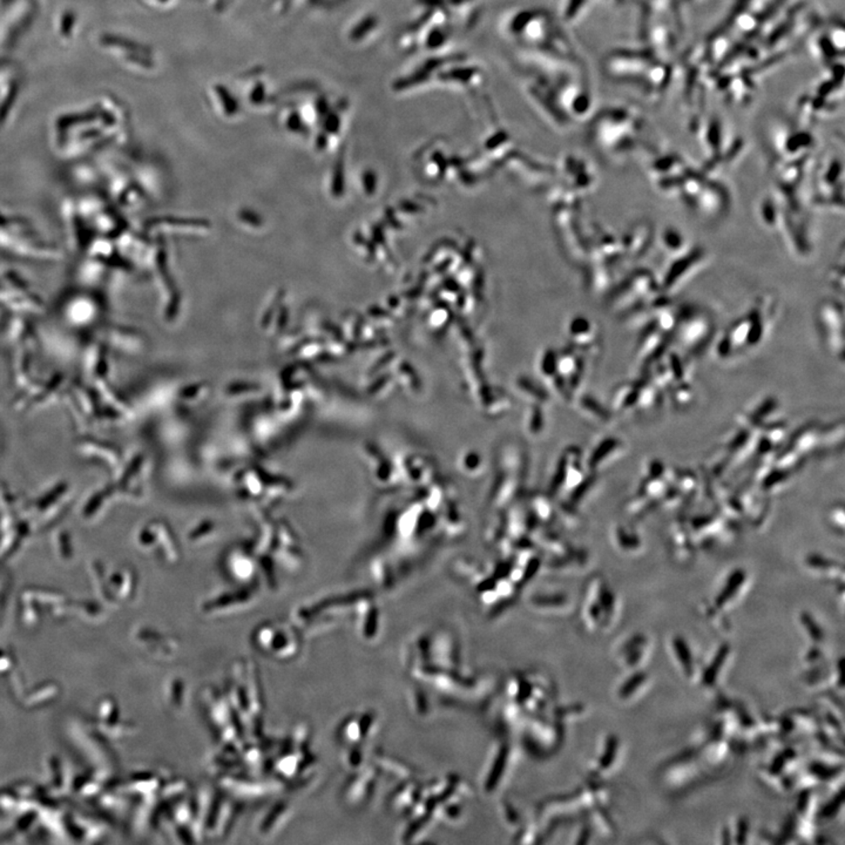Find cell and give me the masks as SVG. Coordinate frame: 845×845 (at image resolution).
Segmentation results:
<instances>
[{
  "mask_svg": "<svg viewBox=\"0 0 845 845\" xmlns=\"http://www.w3.org/2000/svg\"><path fill=\"white\" fill-rule=\"evenodd\" d=\"M645 678H646V675H645L644 673H637V674H634L632 678H628V680L623 683V687H621V689H620V696H621V697H628V696H630L632 693H634L635 690H637V687H640L641 683L645 681Z\"/></svg>",
  "mask_w": 845,
  "mask_h": 845,
  "instance_id": "obj_14",
  "label": "cell"
},
{
  "mask_svg": "<svg viewBox=\"0 0 845 845\" xmlns=\"http://www.w3.org/2000/svg\"><path fill=\"white\" fill-rule=\"evenodd\" d=\"M772 299H758L753 309L727 328L724 336L717 343V354L721 359L731 357L735 352L745 348H754L765 337L769 320H772Z\"/></svg>",
  "mask_w": 845,
  "mask_h": 845,
  "instance_id": "obj_1",
  "label": "cell"
},
{
  "mask_svg": "<svg viewBox=\"0 0 845 845\" xmlns=\"http://www.w3.org/2000/svg\"><path fill=\"white\" fill-rule=\"evenodd\" d=\"M292 807L288 802L280 801L269 808L258 820V832L262 837H272L287 825L292 817Z\"/></svg>",
  "mask_w": 845,
  "mask_h": 845,
  "instance_id": "obj_8",
  "label": "cell"
},
{
  "mask_svg": "<svg viewBox=\"0 0 845 845\" xmlns=\"http://www.w3.org/2000/svg\"><path fill=\"white\" fill-rule=\"evenodd\" d=\"M706 261V251L701 247H690L683 254L673 258L660 282L661 290L667 294L673 292L682 282L694 274L700 265Z\"/></svg>",
  "mask_w": 845,
  "mask_h": 845,
  "instance_id": "obj_5",
  "label": "cell"
},
{
  "mask_svg": "<svg viewBox=\"0 0 845 845\" xmlns=\"http://www.w3.org/2000/svg\"><path fill=\"white\" fill-rule=\"evenodd\" d=\"M653 227L646 221L635 223L630 227L625 246L630 260H637L646 255L653 242Z\"/></svg>",
  "mask_w": 845,
  "mask_h": 845,
  "instance_id": "obj_7",
  "label": "cell"
},
{
  "mask_svg": "<svg viewBox=\"0 0 845 845\" xmlns=\"http://www.w3.org/2000/svg\"><path fill=\"white\" fill-rule=\"evenodd\" d=\"M802 623H804V626L807 627V630H809L811 637L815 641L822 640L823 633H822L821 628H820L817 623H815L814 619L809 614H803V616H802Z\"/></svg>",
  "mask_w": 845,
  "mask_h": 845,
  "instance_id": "obj_16",
  "label": "cell"
},
{
  "mask_svg": "<svg viewBox=\"0 0 845 845\" xmlns=\"http://www.w3.org/2000/svg\"><path fill=\"white\" fill-rule=\"evenodd\" d=\"M673 647H674L675 653L678 654V661L685 668V671L687 673H690L693 668V659L687 642L682 637H675L673 641Z\"/></svg>",
  "mask_w": 845,
  "mask_h": 845,
  "instance_id": "obj_13",
  "label": "cell"
},
{
  "mask_svg": "<svg viewBox=\"0 0 845 845\" xmlns=\"http://www.w3.org/2000/svg\"><path fill=\"white\" fill-rule=\"evenodd\" d=\"M728 653H729V646L728 645L721 646L720 649L717 652V657H714L712 664L707 668L706 673L703 674V681L706 682L707 685H710V683L715 682L717 674H719V671H720L721 667H722V664H724V661L727 659Z\"/></svg>",
  "mask_w": 845,
  "mask_h": 845,
  "instance_id": "obj_12",
  "label": "cell"
},
{
  "mask_svg": "<svg viewBox=\"0 0 845 845\" xmlns=\"http://www.w3.org/2000/svg\"><path fill=\"white\" fill-rule=\"evenodd\" d=\"M661 244H662L664 251L667 254L671 255L673 258L683 254L690 248L688 246L687 237L680 230L671 228V227L666 228L664 233L661 234Z\"/></svg>",
  "mask_w": 845,
  "mask_h": 845,
  "instance_id": "obj_10",
  "label": "cell"
},
{
  "mask_svg": "<svg viewBox=\"0 0 845 845\" xmlns=\"http://www.w3.org/2000/svg\"><path fill=\"white\" fill-rule=\"evenodd\" d=\"M829 280H830L832 287H834L836 290L839 289V288L842 289V290H844V272H843V265H841V267H837V265L834 267L832 272H830V277H829Z\"/></svg>",
  "mask_w": 845,
  "mask_h": 845,
  "instance_id": "obj_17",
  "label": "cell"
},
{
  "mask_svg": "<svg viewBox=\"0 0 845 845\" xmlns=\"http://www.w3.org/2000/svg\"><path fill=\"white\" fill-rule=\"evenodd\" d=\"M842 801H843L842 800V790H841V793H839V796L837 797V798H836V800L832 801V803H830V805H828V807L825 808V811H823V815H825V816H829V815L835 814V811L839 810V804H842Z\"/></svg>",
  "mask_w": 845,
  "mask_h": 845,
  "instance_id": "obj_18",
  "label": "cell"
},
{
  "mask_svg": "<svg viewBox=\"0 0 845 845\" xmlns=\"http://www.w3.org/2000/svg\"><path fill=\"white\" fill-rule=\"evenodd\" d=\"M616 749H618V740L614 736H611L609 738V741H607V745H606L605 754H604L601 761H600V765L604 768H609V765H612L613 762H614V757H616Z\"/></svg>",
  "mask_w": 845,
  "mask_h": 845,
  "instance_id": "obj_15",
  "label": "cell"
},
{
  "mask_svg": "<svg viewBox=\"0 0 845 845\" xmlns=\"http://www.w3.org/2000/svg\"><path fill=\"white\" fill-rule=\"evenodd\" d=\"M222 786L224 791L229 795L240 797L242 800H255L260 797L270 796L277 791V786L272 782H260L235 777H227L223 779Z\"/></svg>",
  "mask_w": 845,
  "mask_h": 845,
  "instance_id": "obj_6",
  "label": "cell"
},
{
  "mask_svg": "<svg viewBox=\"0 0 845 845\" xmlns=\"http://www.w3.org/2000/svg\"><path fill=\"white\" fill-rule=\"evenodd\" d=\"M714 329L713 317L701 306L687 304L676 309L673 337L689 352H701L713 336Z\"/></svg>",
  "mask_w": 845,
  "mask_h": 845,
  "instance_id": "obj_2",
  "label": "cell"
},
{
  "mask_svg": "<svg viewBox=\"0 0 845 845\" xmlns=\"http://www.w3.org/2000/svg\"><path fill=\"white\" fill-rule=\"evenodd\" d=\"M371 722L373 717L369 714L363 717H349L340 728V738L345 741V743H359L369 734Z\"/></svg>",
  "mask_w": 845,
  "mask_h": 845,
  "instance_id": "obj_9",
  "label": "cell"
},
{
  "mask_svg": "<svg viewBox=\"0 0 845 845\" xmlns=\"http://www.w3.org/2000/svg\"><path fill=\"white\" fill-rule=\"evenodd\" d=\"M747 830H748V825L745 823V820H742L738 825V842H745V835H747Z\"/></svg>",
  "mask_w": 845,
  "mask_h": 845,
  "instance_id": "obj_19",
  "label": "cell"
},
{
  "mask_svg": "<svg viewBox=\"0 0 845 845\" xmlns=\"http://www.w3.org/2000/svg\"><path fill=\"white\" fill-rule=\"evenodd\" d=\"M253 641L262 653L280 660L292 659L301 647L297 632L280 623H265L258 627L253 634Z\"/></svg>",
  "mask_w": 845,
  "mask_h": 845,
  "instance_id": "obj_3",
  "label": "cell"
},
{
  "mask_svg": "<svg viewBox=\"0 0 845 845\" xmlns=\"http://www.w3.org/2000/svg\"><path fill=\"white\" fill-rule=\"evenodd\" d=\"M745 580V573L743 570H735L734 573L731 574V577H728L727 582L722 588L720 594L717 599V607H724L727 605L731 598H734L735 595L738 594V591L741 588L742 585Z\"/></svg>",
  "mask_w": 845,
  "mask_h": 845,
  "instance_id": "obj_11",
  "label": "cell"
},
{
  "mask_svg": "<svg viewBox=\"0 0 845 845\" xmlns=\"http://www.w3.org/2000/svg\"><path fill=\"white\" fill-rule=\"evenodd\" d=\"M818 327L829 349L842 357L844 352V313L842 303L828 299L818 308Z\"/></svg>",
  "mask_w": 845,
  "mask_h": 845,
  "instance_id": "obj_4",
  "label": "cell"
}]
</instances>
